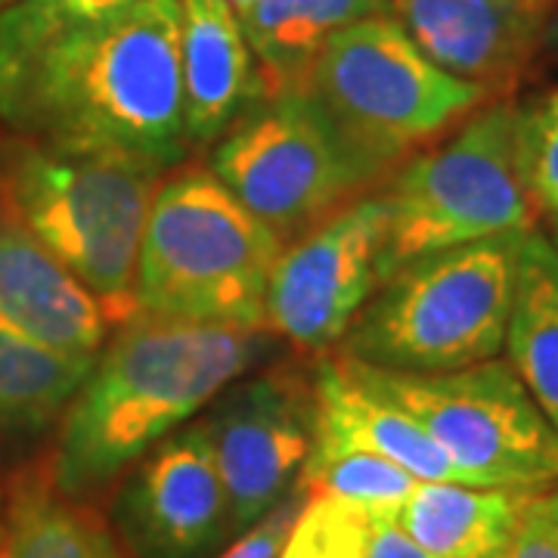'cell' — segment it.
I'll use <instances>...</instances> for the list:
<instances>
[{"mask_svg":"<svg viewBox=\"0 0 558 558\" xmlns=\"http://www.w3.org/2000/svg\"><path fill=\"white\" fill-rule=\"evenodd\" d=\"M539 487L418 481L398 524L438 558H497Z\"/></svg>","mask_w":558,"mask_h":558,"instance_id":"e0dca14e","label":"cell"},{"mask_svg":"<svg viewBox=\"0 0 558 558\" xmlns=\"http://www.w3.org/2000/svg\"><path fill=\"white\" fill-rule=\"evenodd\" d=\"M416 484L418 481L391 459L363 450L311 453L299 478V487L307 494L341 499L369 519H398Z\"/></svg>","mask_w":558,"mask_h":558,"instance_id":"7402d4cb","label":"cell"},{"mask_svg":"<svg viewBox=\"0 0 558 558\" xmlns=\"http://www.w3.org/2000/svg\"><path fill=\"white\" fill-rule=\"evenodd\" d=\"M363 558H438L428 549H422L416 539L410 537L398 519H373L369 534L363 546Z\"/></svg>","mask_w":558,"mask_h":558,"instance_id":"4316f807","label":"cell"},{"mask_svg":"<svg viewBox=\"0 0 558 558\" xmlns=\"http://www.w3.org/2000/svg\"><path fill=\"white\" fill-rule=\"evenodd\" d=\"M161 174L116 153L20 140L0 159V202L121 326L137 314L140 245Z\"/></svg>","mask_w":558,"mask_h":558,"instance_id":"3957f363","label":"cell"},{"mask_svg":"<svg viewBox=\"0 0 558 558\" xmlns=\"http://www.w3.org/2000/svg\"><path fill=\"white\" fill-rule=\"evenodd\" d=\"M304 502H307V490L295 487L264 519H258L252 527L236 534V539L218 558H279L286 539H289L295 521H299L301 509H304Z\"/></svg>","mask_w":558,"mask_h":558,"instance_id":"484cf974","label":"cell"},{"mask_svg":"<svg viewBox=\"0 0 558 558\" xmlns=\"http://www.w3.org/2000/svg\"><path fill=\"white\" fill-rule=\"evenodd\" d=\"M509 366L558 432V245L527 233L506 329Z\"/></svg>","mask_w":558,"mask_h":558,"instance_id":"ffe728a7","label":"cell"},{"mask_svg":"<svg viewBox=\"0 0 558 558\" xmlns=\"http://www.w3.org/2000/svg\"><path fill=\"white\" fill-rule=\"evenodd\" d=\"M227 3H230L233 10H242V7H248V3H255V0H227Z\"/></svg>","mask_w":558,"mask_h":558,"instance_id":"f546056e","label":"cell"},{"mask_svg":"<svg viewBox=\"0 0 558 558\" xmlns=\"http://www.w3.org/2000/svg\"><path fill=\"white\" fill-rule=\"evenodd\" d=\"M304 94L376 174L487 97L438 69L391 13L351 22L326 40Z\"/></svg>","mask_w":558,"mask_h":558,"instance_id":"52a82bcc","label":"cell"},{"mask_svg":"<svg viewBox=\"0 0 558 558\" xmlns=\"http://www.w3.org/2000/svg\"><path fill=\"white\" fill-rule=\"evenodd\" d=\"M376 13H388V0H255L236 10L255 57L260 97L304 90L326 40Z\"/></svg>","mask_w":558,"mask_h":558,"instance_id":"ac0fdd59","label":"cell"},{"mask_svg":"<svg viewBox=\"0 0 558 558\" xmlns=\"http://www.w3.org/2000/svg\"><path fill=\"white\" fill-rule=\"evenodd\" d=\"M381 193L344 202L289 242L270 277L264 332L304 354H323L339 344L381 286Z\"/></svg>","mask_w":558,"mask_h":558,"instance_id":"30bf717a","label":"cell"},{"mask_svg":"<svg viewBox=\"0 0 558 558\" xmlns=\"http://www.w3.org/2000/svg\"><path fill=\"white\" fill-rule=\"evenodd\" d=\"M344 363L366 388L416 418L472 484L546 487L558 481L556 425L509 363L494 357L453 373H395L348 357Z\"/></svg>","mask_w":558,"mask_h":558,"instance_id":"ba28073f","label":"cell"},{"mask_svg":"<svg viewBox=\"0 0 558 558\" xmlns=\"http://www.w3.org/2000/svg\"><path fill=\"white\" fill-rule=\"evenodd\" d=\"M388 13L438 69L484 90L519 78L543 32L524 0H388Z\"/></svg>","mask_w":558,"mask_h":558,"instance_id":"4fadbf2b","label":"cell"},{"mask_svg":"<svg viewBox=\"0 0 558 558\" xmlns=\"http://www.w3.org/2000/svg\"><path fill=\"white\" fill-rule=\"evenodd\" d=\"M0 319L72 357H97L109 319L97 299L0 202Z\"/></svg>","mask_w":558,"mask_h":558,"instance_id":"5bb4252c","label":"cell"},{"mask_svg":"<svg viewBox=\"0 0 558 558\" xmlns=\"http://www.w3.org/2000/svg\"><path fill=\"white\" fill-rule=\"evenodd\" d=\"M32 3H40L57 13H69V16H97V13L134 3V0H32Z\"/></svg>","mask_w":558,"mask_h":558,"instance_id":"83f0119b","label":"cell"},{"mask_svg":"<svg viewBox=\"0 0 558 558\" xmlns=\"http://www.w3.org/2000/svg\"><path fill=\"white\" fill-rule=\"evenodd\" d=\"M180 78L186 137L218 140L260 100V81L240 16L227 0H180Z\"/></svg>","mask_w":558,"mask_h":558,"instance_id":"2e32d148","label":"cell"},{"mask_svg":"<svg viewBox=\"0 0 558 558\" xmlns=\"http://www.w3.org/2000/svg\"><path fill=\"white\" fill-rule=\"evenodd\" d=\"M10 3H16V0H0V10H3V7H10Z\"/></svg>","mask_w":558,"mask_h":558,"instance_id":"1f68e13d","label":"cell"},{"mask_svg":"<svg viewBox=\"0 0 558 558\" xmlns=\"http://www.w3.org/2000/svg\"><path fill=\"white\" fill-rule=\"evenodd\" d=\"M519 165L537 215L558 236V87L521 109Z\"/></svg>","mask_w":558,"mask_h":558,"instance_id":"cb8c5ba5","label":"cell"},{"mask_svg":"<svg viewBox=\"0 0 558 558\" xmlns=\"http://www.w3.org/2000/svg\"><path fill=\"white\" fill-rule=\"evenodd\" d=\"M553 40L558 44V20H556V25H553Z\"/></svg>","mask_w":558,"mask_h":558,"instance_id":"4dcf8cb0","label":"cell"},{"mask_svg":"<svg viewBox=\"0 0 558 558\" xmlns=\"http://www.w3.org/2000/svg\"><path fill=\"white\" fill-rule=\"evenodd\" d=\"M116 521L134 558H211L233 537L202 422L178 428L140 457L121 487Z\"/></svg>","mask_w":558,"mask_h":558,"instance_id":"7c38bea8","label":"cell"},{"mask_svg":"<svg viewBox=\"0 0 558 558\" xmlns=\"http://www.w3.org/2000/svg\"><path fill=\"white\" fill-rule=\"evenodd\" d=\"M211 171L282 245L379 178L304 90L252 102L218 137Z\"/></svg>","mask_w":558,"mask_h":558,"instance_id":"9c48e42d","label":"cell"},{"mask_svg":"<svg viewBox=\"0 0 558 558\" xmlns=\"http://www.w3.org/2000/svg\"><path fill=\"white\" fill-rule=\"evenodd\" d=\"M317 435L311 453L363 450L407 469L416 481L472 484L416 418L366 388L344 357H326L314 373Z\"/></svg>","mask_w":558,"mask_h":558,"instance_id":"9a60e30c","label":"cell"},{"mask_svg":"<svg viewBox=\"0 0 558 558\" xmlns=\"http://www.w3.org/2000/svg\"><path fill=\"white\" fill-rule=\"evenodd\" d=\"M369 521L341 499L307 494L279 558H363Z\"/></svg>","mask_w":558,"mask_h":558,"instance_id":"603a6c76","label":"cell"},{"mask_svg":"<svg viewBox=\"0 0 558 558\" xmlns=\"http://www.w3.org/2000/svg\"><path fill=\"white\" fill-rule=\"evenodd\" d=\"M202 428L236 537L299 487L317 435L314 379L292 366H274L223 388Z\"/></svg>","mask_w":558,"mask_h":558,"instance_id":"8fae6325","label":"cell"},{"mask_svg":"<svg viewBox=\"0 0 558 558\" xmlns=\"http://www.w3.org/2000/svg\"><path fill=\"white\" fill-rule=\"evenodd\" d=\"M524 3H527V10H531L534 16L546 20V13H549V3H553V0H524Z\"/></svg>","mask_w":558,"mask_h":558,"instance_id":"f1b7e54d","label":"cell"},{"mask_svg":"<svg viewBox=\"0 0 558 558\" xmlns=\"http://www.w3.org/2000/svg\"><path fill=\"white\" fill-rule=\"evenodd\" d=\"M0 558H134L112 527L50 472L22 475L0 519Z\"/></svg>","mask_w":558,"mask_h":558,"instance_id":"d6986e66","label":"cell"},{"mask_svg":"<svg viewBox=\"0 0 558 558\" xmlns=\"http://www.w3.org/2000/svg\"><path fill=\"white\" fill-rule=\"evenodd\" d=\"M97 357H72L0 319V428L32 432L65 413Z\"/></svg>","mask_w":558,"mask_h":558,"instance_id":"44dd1931","label":"cell"},{"mask_svg":"<svg viewBox=\"0 0 558 558\" xmlns=\"http://www.w3.org/2000/svg\"><path fill=\"white\" fill-rule=\"evenodd\" d=\"M264 351L258 329L199 326L137 311L116 326L65 407L50 478L69 497L119 478L128 465L218 400Z\"/></svg>","mask_w":558,"mask_h":558,"instance_id":"7a4b0ae2","label":"cell"},{"mask_svg":"<svg viewBox=\"0 0 558 558\" xmlns=\"http://www.w3.org/2000/svg\"><path fill=\"white\" fill-rule=\"evenodd\" d=\"M0 121L25 140L116 153L159 171L186 156L180 0L69 16L0 10Z\"/></svg>","mask_w":558,"mask_h":558,"instance_id":"6da1fadb","label":"cell"},{"mask_svg":"<svg viewBox=\"0 0 558 558\" xmlns=\"http://www.w3.org/2000/svg\"><path fill=\"white\" fill-rule=\"evenodd\" d=\"M497 558H558V481L539 487Z\"/></svg>","mask_w":558,"mask_h":558,"instance_id":"d4e9b609","label":"cell"},{"mask_svg":"<svg viewBox=\"0 0 558 558\" xmlns=\"http://www.w3.org/2000/svg\"><path fill=\"white\" fill-rule=\"evenodd\" d=\"M524 240L509 233L403 264L344 332L341 357L395 373H453L499 357Z\"/></svg>","mask_w":558,"mask_h":558,"instance_id":"277c9868","label":"cell"},{"mask_svg":"<svg viewBox=\"0 0 558 558\" xmlns=\"http://www.w3.org/2000/svg\"><path fill=\"white\" fill-rule=\"evenodd\" d=\"M282 242L208 168H183L153 196L137 264V311L264 332Z\"/></svg>","mask_w":558,"mask_h":558,"instance_id":"5b68a950","label":"cell"},{"mask_svg":"<svg viewBox=\"0 0 558 558\" xmlns=\"http://www.w3.org/2000/svg\"><path fill=\"white\" fill-rule=\"evenodd\" d=\"M519 119L515 102H494L391 178L381 193V282L425 255L537 230L521 178Z\"/></svg>","mask_w":558,"mask_h":558,"instance_id":"8992f818","label":"cell"}]
</instances>
